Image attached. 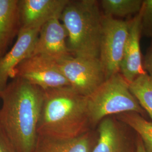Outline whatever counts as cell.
Here are the masks:
<instances>
[{"label": "cell", "mask_w": 152, "mask_h": 152, "mask_svg": "<svg viewBox=\"0 0 152 152\" xmlns=\"http://www.w3.org/2000/svg\"><path fill=\"white\" fill-rule=\"evenodd\" d=\"M44 97L43 90L17 77L0 92V126L15 152H33Z\"/></svg>", "instance_id": "6da1fadb"}, {"label": "cell", "mask_w": 152, "mask_h": 152, "mask_svg": "<svg viewBox=\"0 0 152 152\" xmlns=\"http://www.w3.org/2000/svg\"><path fill=\"white\" fill-rule=\"evenodd\" d=\"M87 97L70 87L44 91L39 135L72 139L90 131Z\"/></svg>", "instance_id": "7a4b0ae2"}, {"label": "cell", "mask_w": 152, "mask_h": 152, "mask_svg": "<svg viewBox=\"0 0 152 152\" xmlns=\"http://www.w3.org/2000/svg\"><path fill=\"white\" fill-rule=\"evenodd\" d=\"M103 15L99 1H68L59 19L73 56L99 58Z\"/></svg>", "instance_id": "3957f363"}, {"label": "cell", "mask_w": 152, "mask_h": 152, "mask_svg": "<svg viewBox=\"0 0 152 152\" xmlns=\"http://www.w3.org/2000/svg\"><path fill=\"white\" fill-rule=\"evenodd\" d=\"M87 99L91 127L98 126L108 116L127 112H135L142 117L147 114L120 72L105 80Z\"/></svg>", "instance_id": "277c9868"}, {"label": "cell", "mask_w": 152, "mask_h": 152, "mask_svg": "<svg viewBox=\"0 0 152 152\" xmlns=\"http://www.w3.org/2000/svg\"><path fill=\"white\" fill-rule=\"evenodd\" d=\"M129 20L103 15L99 59L105 80L120 72L129 33Z\"/></svg>", "instance_id": "5b68a950"}, {"label": "cell", "mask_w": 152, "mask_h": 152, "mask_svg": "<svg viewBox=\"0 0 152 152\" xmlns=\"http://www.w3.org/2000/svg\"><path fill=\"white\" fill-rule=\"evenodd\" d=\"M60 70L77 94L88 97L105 80L99 58L72 56L58 63Z\"/></svg>", "instance_id": "8992f818"}, {"label": "cell", "mask_w": 152, "mask_h": 152, "mask_svg": "<svg viewBox=\"0 0 152 152\" xmlns=\"http://www.w3.org/2000/svg\"><path fill=\"white\" fill-rule=\"evenodd\" d=\"M15 77L21 78L44 91L69 87L58 63L38 55H31L22 61L16 67Z\"/></svg>", "instance_id": "52a82bcc"}, {"label": "cell", "mask_w": 152, "mask_h": 152, "mask_svg": "<svg viewBox=\"0 0 152 152\" xmlns=\"http://www.w3.org/2000/svg\"><path fill=\"white\" fill-rule=\"evenodd\" d=\"M67 33L59 17L46 22L41 27L32 55L43 56L59 63L72 56L67 45Z\"/></svg>", "instance_id": "ba28073f"}, {"label": "cell", "mask_w": 152, "mask_h": 152, "mask_svg": "<svg viewBox=\"0 0 152 152\" xmlns=\"http://www.w3.org/2000/svg\"><path fill=\"white\" fill-rule=\"evenodd\" d=\"M141 9L129 20V28L125 44L120 73L129 84L139 76L147 73L143 66L140 49Z\"/></svg>", "instance_id": "9c48e42d"}, {"label": "cell", "mask_w": 152, "mask_h": 152, "mask_svg": "<svg viewBox=\"0 0 152 152\" xmlns=\"http://www.w3.org/2000/svg\"><path fill=\"white\" fill-rule=\"evenodd\" d=\"M40 28L20 30L15 43L0 58V92L7 86L9 78H14L16 67L32 54Z\"/></svg>", "instance_id": "30bf717a"}, {"label": "cell", "mask_w": 152, "mask_h": 152, "mask_svg": "<svg viewBox=\"0 0 152 152\" xmlns=\"http://www.w3.org/2000/svg\"><path fill=\"white\" fill-rule=\"evenodd\" d=\"M69 0H18L20 30L41 28L59 17Z\"/></svg>", "instance_id": "8fae6325"}, {"label": "cell", "mask_w": 152, "mask_h": 152, "mask_svg": "<svg viewBox=\"0 0 152 152\" xmlns=\"http://www.w3.org/2000/svg\"><path fill=\"white\" fill-rule=\"evenodd\" d=\"M90 130L72 139H61L38 135L33 152H91L95 144Z\"/></svg>", "instance_id": "7c38bea8"}, {"label": "cell", "mask_w": 152, "mask_h": 152, "mask_svg": "<svg viewBox=\"0 0 152 152\" xmlns=\"http://www.w3.org/2000/svg\"><path fill=\"white\" fill-rule=\"evenodd\" d=\"M20 29L18 0H0V58Z\"/></svg>", "instance_id": "4fadbf2b"}, {"label": "cell", "mask_w": 152, "mask_h": 152, "mask_svg": "<svg viewBox=\"0 0 152 152\" xmlns=\"http://www.w3.org/2000/svg\"><path fill=\"white\" fill-rule=\"evenodd\" d=\"M98 140L91 152H125L119 124L113 116L103 118L98 125Z\"/></svg>", "instance_id": "5bb4252c"}, {"label": "cell", "mask_w": 152, "mask_h": 152, "mask_svg": "<svg viewBox=\"0 0 152 152\" xmlns=\"http://www.w3.org/2000/svg\"><path fill=\"white\" fill-rule=\"evenodd\" d=\"M105 16L116 19L136 15L141 10L142 0H101L99 1Z\"/></svg>", "instance_id": "9a60e30c"}, {"label": "cell", "mask_w": 152, "mask_h": 152, "mask_svg": "<svg viewBox=\"0 0 152 152\" xmlns=\"http://www.w3.org/2000/svg\"><path fill=\"white\" fill-rule=\"evenodd\" d=\"M116 115L117 120L136 131L147 150L152 152V121L146 120L135 112H127Z\"/></svg>", "instance_id": "2e32d148"}, {"label": "cell", "mask_w": 152, "mask_h": 152, "mask_svg": "<svg viewBox=\"0 0 152 152\" xmlns=\"http://www.w3.org/2000/svg\"><path fill=\"white\" fill-rule=\"evenodd\" d=\"M131 92L152 120V77L148 73L129 84Z\"/></svg>", "instance_id": "e0dca14e"}, {"label": "cell", "mask_w": 152, "mask_h": 152, "mask_svg": "<svg viewBox=\"0 0 152 152\" xmlns=\"http://www.w3.org/2000/svg\"><path fill=\"white\" fill-rule=\"evenodd\" d=\"M141 33L152 39V0H144L141 7Z\"/></svg>", "instance_id": "ac0fdd59"}, {"label": "cell", "mask_w": 152, "mask_h": 152, "mask_svg": "<svg viewBox=\"0 0 152 152\" xmlns=\"http://www.w3.org/2000/svg\"><path fill=\"white\" fill-rule=\"evenodd\" d=\"M0 152H16L5 132L0 126Z\"/></svg>", "instance_id": "d6986e66"}, {"label": "cell", "mask_w": 152, "mask_h": 152, "mask_svg": "<svg viewBox=\"0 0 152 152\" xmlns=\"http://www.w3.org/2000/svg\"><path fill=\"white\" fill-rule=\"evenodd\" d=\"M143 66L147 73L152 77V39L144 59Z\"/></svg>", "instance_id": "ffe728a7"}, {"label": "cell", "mask_w": 152, "mask_h": 152, "mask_svg": "<svg viewBox=\"0 0 152 152\" xmlns=\"http://www.w3.org/2000/svg\"><path fill=\"white\" fill-rule=\"evenodd\" d=\"M136 152H149L147 150L141 139H139L137 141Z\"/></svg>", "instance_id": "44dd1931"}]
</instances>
